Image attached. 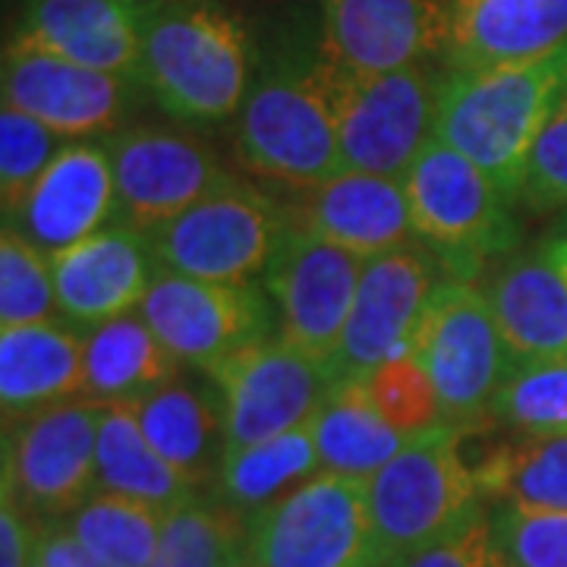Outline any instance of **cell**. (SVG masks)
Segmentation results:
<instances>
[{"mask_svg":"<svg viewBox=\"0 0 567 567\" xmlns=\"http://www.w3.org/2000/svg\"><path fill=\"white\" fill-rule=\"evenodd\" d=\"M237 158L265 181L303 189L344 171L334 121V63L322 39L281 41L259 54L234 123Z\"/></svg>","mask_w":567,"mask_h":567,"instance_id":"6da1fadb","label":"cell"},{"mask_svg":"<svg viewBox=\"0 0 567 567\" xmlns=\"http://www.w3.org/2000/svg\"><path fill=\"white\" fill-rule=\"evenodd\" d=\"M256 63L246 22L218 0H148L136 82L167 117L189 126L237 117Z\"/></svg>","mask_w":567,"mask_h":567,"instance_id":"7a4b0ae2","label":"cell"},{"mask_svg":"<svg viewBox=\"0 0 567 567\" xmlns=\"http://www.w3.org/2000/svg\"><path fill=\"white\" fill-rule=\"evenodd\" d=\"M567 95V44L546 58L486 70H445L435 140L476 164L517 199L527 158Z\"/></svg>","mask_w":567,"mask_h":567,"instance_id":"3957f363","label":"cell"},{"mask_svg":"<svg viewBox=\"0 0 567 567\" xmlns=\"http://www.w3.org/2000/svg\"><path fill=\"white\" fill-rule=\"evenodd\" d=\"M372 567H388L464 524L483 492L466 461L461 429L439 425L416 435L369 483Z\"/></svg>","mask_w":567,"mask_h":567,"instance_id":"277c9868","label":"cell"},{"mask_svg":"<svg viewBox=\"0 0 567 567\" xmlns=\"http://www.w3.org/2000/svg\"><path fill=\"white\" fill-rule=\"evenodd\" d=\"M416 240L439 256L447 278L476 281L492 259H507L520 240L505 196L447 142H425L404 177Z\"/></svg>","mask_w":567,"mask_h":567,"instance_id":"5b68a950","label":"cell"},{"mask_svg":"<svg viewBox=\"0 0 567 567\" xmlns=\"http://www.w3.org/2000/svg\"><path fill=\"white\" fill-rule=\"evenodd\" d=\"M410 353L429 372L442 423L451 429L486 423L492 401L514 365L483 287L457 278L435 287L413 331Z\"/></svg>","mask_w":567,"mask_h":567,"instance_id":"8992f818","label":"cell"},{"mask_svg":"<svg viewBox=\"0 0 567 567\" xmlns=\"http://www.w3.org/2000/svg\"><path fill=\"white\" fill-rule=\"evenodd\" d=\"M287 234L281 199L230 177L181 218L148 234L158 271L212 284H252Z\"/></svg>","mask_w":567,"mask_h":567,"instance_id":"52a82bcc","label":"cell"},{"mask_svg":"<svg viewBox=\"0 0 567 567\" xmlns=\"http://www.w3.org/2000/svg\"><path fill=\"white\" fill-rule=\"evenodd\" d=\"M442 80V63L379 76H357L334 66V121L344 171L404 181L425 142L435 136Z\"/></svg>","mask_w":567,"mask_h":567,"instance_id":"ba28073f","label":"cell"},{"mask_svg":"<svg viewBox=\"0 0 567 567\" xmlns=\"http://www.w3.org/2000/svg\"><path fill=\"white\" fill-rule=\"evenodd\" d=\"M244 555L256 567H372L365 480L319 470L246 520Z\"/></svg>","mask_w":567,"mask_h":567,"instance_id":"9c48e42d","label":"cell"},{"mask_svg":"<svg viewBox=\"0 0 567 567\" xmlns=\"http://www.w3.org/2000/svg\"><path fill=\"white\" fill-rule=\"evenodd\" d=\"M102 404L66 401L3 429V488L35 524H63L99 492Z\"/></svg>","mask_w":567,"mask_h":567,"instance_id":"30bf717a","label":"cell"},{"mask_svg":"<svg viewBox=\"0 0 567 567\" xmlns=\"http://www.w3.org/2000/svg\"><path fill=\"white\" fill-rule=\"evenodd\" d=\"M205 372L221 391L227 447L259 445L312 423L338 385L328 365L309 360L281 334L244 347Z\"/></svg>","mask_w":567,"mask_h":567,"instance_id":"8fae6325","label":"cell"},{"mask_svg":"<svg viewBox=\"0 0 567 567\" xmlns=\"http://www.w3.org/2000/svg\"><path fill=\"white\" fill-rule=\"evenodd\" d=\"M104 145L117 183V221L142 234L181 218L234 177L208 142L174 126H123Z\"/></svg>","mask_w":567,"mask_h":567,"instance_id":"7c38bea8","label":"cell"},{"mask_svg":"<svg viewBox=\"0 0 567 567\" xmlns=\"http://www.w3.org/2000/svg\"><path fill=\"white\" fill-rule=\"evenodd\" d=\"M140 316L183 365L205 372L230 353L271 338L275 303L256 284H212L158 271Z\"/></svg>","mask_w":567,"mask_h":567,"instance_id":"4fadbf2b","label":"cell"},{"mask_svg":"<svg viewBox=\"0 0 567 567\" xmlns=\"http://www.w3.org/2000/svg\"><path fill=\"white\" fill-rule=\"evenodd\" d=\"M445 278V265L423 244L401 246L369 259L341 344L331 360L334 379H365L388 360L410 353L413 331L435 287Z\"/></svg>","mask_w":567,"mask_h":567,"instance_id":"5bb4252c","label":"cell"},{"mask_svg":"<svg viewBox=\"0 0 567 567\" xmlns=\"http://www.w3.org/2000/svg\"><path fill=\"white\" fill-rule=\"evenodd\" d=\"M363 265L365 259L347 249L287 227L275 259L265 268V293L278 309L284 341L331 369Z\"/></svg>","mask_w":567,"mask_h":567,"instance_id":"9a60e30c","label":"cell"},{"mask_svg":"<svg viewBox=\"0 0 567 567\" xmlns=\"http://www.w3.org/2000/svg\"><path fill=\"white\" fill-rule=\"evenodd\" d=\"M3 104L35 117L63 140H92L123 130L140 82L89 70L48 51L7 41L3 48Z\"/></svg>","mask_w":567,"mask_h":567,"instance_id":"2e32d148","label":"cell"},{"mask_svg":"<svg viewBox=\"0 0 567 567\" xmlns=\"http://www.w3.org/2000/svg\"><path fill=\"white\" fill-rule=\"evenodd\" d=\"M319 22L324 58L357 76L442 63L445 54V0H322Z\"/></svg>","mask_w":567,"mask_h":567,"instance_id":"e0dca14e","label":"cell"},{"mask_svg":"<svg viewBox=\"0 0 567 567\" xmlns=\"http://www.w3.org/2000/svg\"><path fill=\"white\" fill-rule=\"evenodd\" d=\"M287 227L319 237L360 259H375L413 244L404 181L341 171L331 181L287 189L281 199Z\"/></svg>","mask_w":567,"mask_h":567,"instance_id":"ac0fdd59","label":"cell"},{"mask_svg":"<svg viewBox=\"0 0 567 567\" xmlns=\"http://www.w3.org/2000/svg\"><path fill=\"white\" fill-rule=\"evenodd\" d=\"M117 208L121 203L107 145L76 140L63 145L20 208L3 215V224L20 230L41 252L58 256L104 230L111 218H117Z\"/></svg>","mask_w":567,"mask_h":567,"instance_id":"d6986e66","label":"cell"},{"mask_svg":"<svg viewBox=\"0 0 567 567\" xmlns=\"http://www.w3.org/2000/svg\"><path fill=\"white\" fill-rule=\"evenodd\" d=\"M148 0H22L10 41L136 80Z\"/></svg>","mask_w":567,"mask_h":567,"instance_id":"ffe728a7","label":"cell"},{"mask_svg":"<svg viewBox=\"0 0 567 567\" xmlns=\"http://www.w3.org/2000/svg\"><path fill=\"white\" fill-rule=\"evenodd\" d=\"M61 319L104 324L140 306L158 275L148 234L111 224L89 240L51 256Z\"/></svg>","mask_w":567,"mask_h":567,"instance_id":"44dd1931","label":"cell"},{"mask_svg":"<svg viewBox=\"0 0 567 567\" xmlns=\"http://www.w3.org/2000/svg\"><path fill=\"white\" fill-rule=\"evenodd\" d=\"M445 70L546 58L567 44V0H445Z\"/></svg>","mask_w":567,"mask_h":567,"instance_id":"7402d4cb","label":"cell"},{"mask_svg":"<svg viewBox=\"0 0 567 567\" xmlns=\"http://www.w3.org/2000/svg\"><path fill=\"white\" fill-rule=\"evenodd\" d=\"M483 293L514 363L567 360V278L546 246L502 259Z\"/></svg>","mask_w":567,"mask_h":567,"instance_id":"603a6c76","label":"cell"},{"mask_svg":"<svg viewBox=\"0 0 567 567\" xmlns=\"http://www.w3.org/2000/svg\"><path fill=\"white\" fill-rule=\"evenodd\" d=\"M136 410L145 439L189 486H215L227 454V429L218 385L203 375H177L174 382L142 398Z\"/></svg>","mask_w":567,"mask_h":567,"instance_id":"cb8c5ba5","label":"cell"},{"mask_svg":"<svg viewBox=\"0 0 567 567\" xmlns=\"http://www.w3.org/2000/svg\"><path fill=\"white\" fill-rule=\"evenodd\" d=\"M85 338L63 322L22 324L0 331V406L17 425L41 410L80 401Z\"/></svg>","mask_w":567,"mask_h":567,"instance_id":"d4e9b609","label":"cell"},{"mask_svg":"<svg viewBox=\"0 0 567 567\" xmlns=\"http://www.w3.org/2000/svg\"><path fill=\"white\" fill-rule=\"evenodd\" d=\"M181 360L142 316H117L85 334L82 398L92 404H136L181 375Z\"/></svg>","mask_w":567,"mask_h":567,"instance_id":"484cf974","label":"cell"},{"mask_svg":"<svg viewBox=\"0 0 567 567\" xmlns=\"http://www.w3.org/2000/svg\"><path fill=\"white\" fill-rule=\"evenodd\" d=\"M312 432L322 470L365 483L413 442L385 423V416L369 401L363 379H341L328 391L312 420Z\"/></svg>","mask_w":567,"mask_h":567,"instance_id":"4316f807","label":"cell"},{"mask_svg":"<svg viewBox=\"0 0 567 567\" xmlns=\"http://www.w3.org/2000/svg\"><path fill=\"white\" fill-rule=\"evenodd\" d=\"M319 470L322 461L316 432L312 423H306L259 445L227 447L215 480V498L249 520L252 514L303 486Z\"/></svg>","mask_w":567,"mask_h":567,"instance_id":"83f0119b","label":"cell"},{"mask_svg":"<svg viewBox=\"0 0 567 567\" xmlns=\"http://www.w3.org/2000/svg\"><path fill=\"white\" fill-rule=\"evenodd\" d=\"M99 492H114L167 514L199 495L145 439L130 404L104 406L99 425Z\"/></svg>","mask_w":567,"mask_h":567,"instance_id":"f1b7e54d","label":"cell"},{"mask_svg":"<svg viewBox=\"0 0 567 567\" xmlns=\"http://www.w3.org/2000/svg\"><path fill=\"white\" fill-rule=\"evenodd\" d=\"M470 466L483 498H492L495 505L567 514V435H514L488 447Z\"/></svg>","mask_w":567,"mask_h":567,"instance_id":"f546056e","label":"cell"},{"mask_svg":"<svg viewBox=\"0 0 567 567\" xmlns=\"http://www.w3.org/2000/svg\"><path fill=\"white\" fill-rule=\"evenodd\" d=\"M162 524L164 514L158 507L114 492H92L63 520V527L107 567L152 565L162 539Z\"/></svg>","mask_w":567,"mask_h":567,"instance_id":"4dcf8cb0","label":"cell"},{"mask_svg":"<svg viewBox=\"0 0 567 567\" xmlns=\"http://www.w3.org/2000/svg\"><path fill=\"white\" fill-rule=\"evenodd\" d=\"M246 517L199 495L164 514L158 551L148 567H224L244 551Z\"/></svg>","mask_w":567,"mask_h":567,"instance_id":"1f68e13d","label":"cell"},{"mask_svg":"<svg viewBox=\"0 0 567 567\" xmlns=\"http://www.w3.org/2000/svg\"><path fill=\"white\" fill-rule=\"evenodd\" d=\"M488 420L524 439L567 435V360L511 365Z\"/></svg>","mask_w":567,"mask_h":567,"instance_id":"d6a6232c","label":"cell"},{"mask_svg":"<svg viewBox=\"0 0 567 567\" xmlns=\"http://www.w3.org/2000/svg\"><path fill=\"white\" fill-rule=\"evenodd\" d=\"M58 290L51 256L3 224L0 237V331L22 324L54 322Z\"/></svg>","mask_w":567,"mask_h":567,"instance_id":"836d02e7","label":"cell"},{"mask_svg":"<svg viewBox=\"0 0 567 567\" xmlns=\"http://www.w3.org/2000/svg\"><path fill=\"white\" fill-rule=\"evenodd\" d=\"M363 382L365 391H369V401L385 416V423L394 425L398 432H404L410 439L445 425L435 385L413 353L388 360L372 375H365Z\"/></svg>","mask_w":567,"mask_h":567,"instance_id":"e575fe53","label":"cell"},{"mask_svg":"<svg viewBox=\"0 0 567 567\" xmlns=\"http://www.w3.org/2000/svg\"><path fill=\"white\" fill-rule=\"evenodd\" d=\"M63 136L48 130L35 117L22 114L17 107L3 104L0 111V199L3 215L17 212L29 196V189L39 183L48 164L58 158Z\"/></svg>","mask_w":567,"mask_h":567,"instance_id":"d590c367","label":"cell"},{"mask_svg":"<svg viewBox=\"0 0 567 567\" xmlns=\"http://www.w3.org/2000/svg\"><path fill=\"white\" fill-rule=\"evenodd\" d=\"M492 527L511 567H567V514L492 505Z\"/></svg>","mask_w":567,"mask_h":567,"instance_id":"8d00e7d4","label":"cell"},{"mask_svg":"<svg viewBox=\"0 0 567 567\" xmlns=\"http://www.w3.org/2000/svg\"><path fill=\"white\" fill-rule=\"evenodd\" d=\"M517 199L533 212L567 208V95L558 102L529 152Z\"/></svg>","mask_w":567,"mask_h":567,"instance_id":"74e56055","label":"cell"},{"mask_svg":"<svg viewBox=\"0 0 567 567\" xmlns=\"http://www.w3.org/2000/svg\"><path fill=\"white\" fill-rule=\"evenodd\" d=\"M388 567H511L502 543L492 527V514L486 507L473 511L464 524L445 533L442 539L429 543L420 551L406 555Z\"/></svg>","mask_w":567,"mask_h":567,"instance_id":"f35d334b","label":"cell"},{"mask_svg":"<svg viewBox=\"0 0 567 567\" xmlns=\"http://www.w3.org/2000/svg\"><path fill=\"white\" fill-rule=\"evenodd\" d=\"M39 527L25 517L13 495L3 488L0 495V567H29L35 555Z\"/></svg>","mask_w":567,"mask_h":567,"instance_id":"ab89813d","label":"cell"},{"mask_svg":"<svg viewBox=\"0 0 567 567\" xmlns=\"http://www.w3.org/2000/svg\"><path fill=\"white\" fill-rule=\"evenodd\" d=\"M41 567H107L102 565L80 539L63 527V524H48L35 533V555Z\"/></svg>","mask_w":567,"mask_h":567,"instance_id":"60d3db41","label":"cell"},{"mask_svg":"<svg viewBox=\"0 0 567 567\" xmlns=\"http://www.w3.org/2000/svg\"><path fill=\"white\" fill-rule=\"evenodd\" d=\"M546 252L551 256V262L561 268V275L567 278V237H558V240H551L546 244Z\"/></svg>","mask_w":567,"mask_h":567,"instance_id":"b9f144b4","label":"cell"},{"mask_svg":"<svg viewBox=\"0 0 567 567\" xmlns=\"http://www.w3.org/2000/svg\"><path fill=\"white\" fill-rule=\"evenodd\" d=\"M224 567H256L252 565V561H249V558H246L244 551H240V555H237V558H230V561H227V565Z\"/></svg>","mask_w":567,"mask_h":567,"instance_id":"7bdbcfd3","label":"cell"},{"mask_svg":"<svg viewBox=\"0 0 567 567\" xmlns=\"http://www.w3.org/2000/svg\"><path fill=\"white\" fill-rule=\"evenodd\" d=\"M29 567H41V565H39V561H35V558H32V565H29Z\"/></svg>","mask_w":567,"mask_h":567,"instance_id":"ee69618b","label":"cell"}]
</instances>
